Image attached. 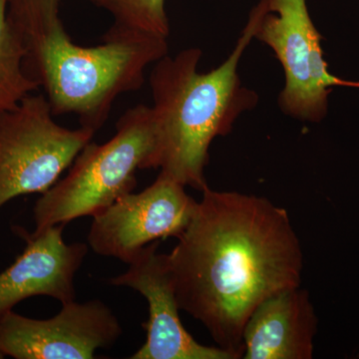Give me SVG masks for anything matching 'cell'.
Masks as SVG:
<instances>
[{
  "mask_svg": "<svg viewBox=\"0 0 359 359\" xmlns=\"http://www.w3.org/2000/svg\"><path fill=\"white\" fill-rule=\"evenodd\" d=\"M190 224L166 254L180 309L217 346L243 358V332L271 295L299 287L301 242L287 210L259 196L205 188Z\"/></svg>",
  "mask_w": 359,
  "mask_h": 359,
  "instance_id": "cell-1",
  "label": "cell"
},
{
  "mask_svg": "<svg viewBox=\"0 0 359 359\" xmlns=\"http://www.w3.org/2000/svg\"><path fill=\"white\" fill-rule=\"evenodd\" d=\"M60 0H8L7 18L23 51L26 74L45 92L54 116H77L98 131L116 99L137 91L145 71L169 51L168 39L113 25L102 44L84 47L66 32Z\"/></svg>",
  "mask_w": 359,
  "mask_h": 359,
  "instance_id": "cell-2",
  "label": "cell"
},
{
  "mask_svg": "<svg viewBox=\"0 0 359 359\" xmlns=\"http://www.w3.org/2000/svg\"><path fill=\"white\" fill-rule=\"evenodd\" d=\"M257 13L249 20L235 48L219 67L199 72V48L164 56L149 78L157 148L154 169L202 192L207 188L205 169L212 142L233 131L243 113L254 109L259 96L241 81L238 69L243 54L255 39Z\"/></svg>",
  "mask_w": 359,
  "mask_h": 359,
  "instance_id": "cell-3",
  "label": "cell"
},
{
  "mask_svg": "<svg viewBox=\"0 0 359 359\" xmlns=\"http://www.w3.org/2000/svg\"><path fill=\"white\" fill-rule=\"evenodd\" d=\"M157 138L152 110L135 106L116 124L103 144L89 142L65 178L42 194L34 205L35 233L105 211L133 192L139 170L154 169Z\"/></svg>",
  "mask_w": 359,
  "mask_h": 359,
  "instance_id": "cell-4",
  "label": "cell"
},
{
  "mask_svg": "<svg viewBox=\"0 0 359 359\" xmlns=\"http://www.w3.org/2000/svg\"><path fill=\"white\" fill-rule=\"evenodd\" d=\"M53 116L46 97L32 93L0 113V209L20 196L47 192L96 133L65 128Z\"/></svg>",
  "mask_w": 359,
  "mask_h": 359,
  "instance_id": "cell-5",
  "label": "cell"
},
{
  "mask_svg": "<svg viewBox=\"0 0 359 359\" xmlns=\"http://www.w3.org/2000/svg\"><path fill=\"white\" fill-rule=\"evenodd\" d=\"M255 39L268 45L285 71L278 106L285 115L318 123L327 114L332 86L359 88L328 71L323 36L309 15L306 0H259Z\"/></svg>",
  "mask_w": 359,
  "mask_h": 359,
  "instance_id": "cell-6",
  "label": "cell"
},
{
  "mask_svg": "<svg viewBox=\"0 0 359 359\" xmlns=\"http://www.w3.org/2000/svg\"><path fill=\"white\" fill-rule=\"evenodd\" d=\"M197 205L183 184L160 172L145 190L123 195L94 217L88 245L100 256L129 264L151 243L178 238Z\"/></svg>",
  "mask_w": 359,
  "mask_h": 359,
  "instance_id": "cell-7",
  "label": "cell"
},
{
  "mask_svg": "<svg viewBox=\"0 0 359 359\" xmlns=\"http://www.w3.org/2000/svg\"><path fill=\"white\" fill-rule=\"evenodd\" d=\"M109 306L99 299L62 304L48 320L11 311L0 318V353L15 359H91L109 349L122 334Z\"/></svg>",
  "mask_w": 359,
  "mask_h": 359,
  "instance_id": "cell-8",
  "label": "cell"
},
{
  "mask_svg": "<svg viewBox=\"0 0 359 359\" xmlns=\"http://www.w3.org/2000/svg\"><path fill=\"white\" fill-rule=\"evenodd\" d=\"M160 243H151L110 285L140 292L149 306V318L142 325L146 341L131 359H236L219 346L201 344L189 334L180 318L178 299L167 263L166 254L158 252Z\"/></svg>",
  "mask_w": 359,
  "mask_h": 359,
  "instance_id": "cell-9",
  "label": "cell"
},
{
  "mask_svg": "<svg viewBox=\"0 0 359 359\" xmlns=\"http://www.w3.org/2000/svg\"><path fill=\"white\" fill-rule=\"evenodd\" d=\"M65 224L39 233L16 229L26 247L15 262L0 273V318L20 302L45 295L61 304L76 299L74 280L88 254L84 243L67 244L63 238Z\"/></svg>",
  "mask_w": 359,
  "mask_h": 359,
  "instance_id": "cell-10",
  "label": "cell"
},
{
  "mask_svg": "<svg viewBox=\"0 0 359 359\" xmlns=\"http://www.w3.org/2000/svg\"><path fill=\"white\" fill-rule=\"evenodd\" d=\"M318 318L308 290H283L259 304L243 332L245 359H311Z\"/></svg>",
  "mask_w": 359,
  "mask_h": 359,
  "instance_id": "cell-11",
  "label": "cell"
},
{
  "mask_svg": "<svg viewBox=\"0 0 359 359\" xmlns=\"http://www.w3.org/2000/svg\"><path fill=\"white\" fill-rule=\"evenodd\" d=\"M7 1L0 0V113L39 89L23 67L25 51L7 18Z\"/></svg>",
  "mask_w": 359,
  "mask_h": 359,
  "instance_id": "cell-12",
  "label": "cell"
},
{
  "mask_svg": "<svg viewBox=\"0 0 359 359\" xmlns=\"http://www.w3.org/2000/svg\"><path fill=\"white\" fill-rule=\"evenodd\" d=\"M108 11L114 25L168 39L170 23L165 0H87Z\"/></svg>",
  "mask_w": 359,
  "mask_h": 359,
  "instance_id": "cell-13",
  "label": "cell"
},
{
  "mask_svg": "<svg viewBox=\"0 0 359 359\" xmlns=\"http://www.w3.org/2000/svg\"><path fill=\"white\" fill-rule=\"evenodd\" d=\"M6 356L4 355L1 353H0V359L4 358Z\"/></svg>",
  "mask_w": 359,
  "mask_h": 359,
  "instance_id": "cell-14",
  "label": "cell"
}]
</instances>
